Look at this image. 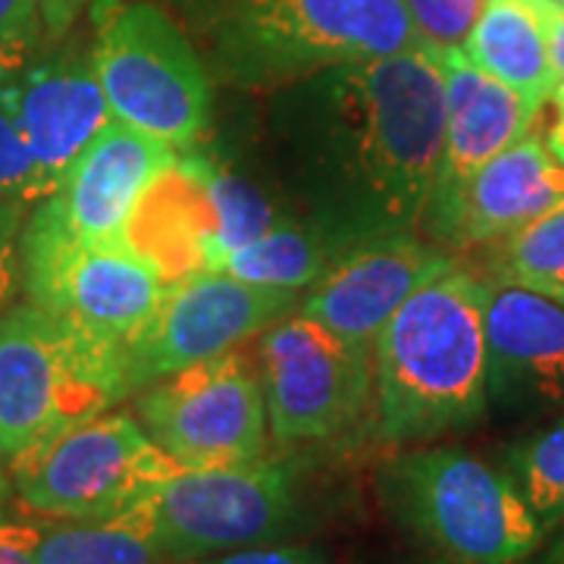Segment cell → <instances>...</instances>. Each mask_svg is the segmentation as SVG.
<instances>
[{
  "instance_id": "1",
  "label": "cell",
  "mask_w": 564,
  "mask_h": 564,
  "mask_svg": "<svg viewBox=\"0 0 564 564\" xmlns=\"http://www.w3.org/2000/svg\"><path fill=\"white\" fill-rule=\"evenodd\" d=\"M289 132L321 217L361 239L417 232L445 151V76L423 41L380 61L295 82Z\"/></svg>"
},
{
  "instance_id": "2",
  "label": "cell",
  "mask_w": 564,
  "mask_h": 564,
  "mask_svg": "<svg viewBox=\"0 0 564 564\" xmlns=\"http://www.w3.org/2000/svg\"><path fill=\"white\" fill-rule=\"evenodd\" d=\"M489 280L458 263L421 285L377 336L373 430L423 443L484 421L489 404Z\"/></svg>"
},
{
  "instance_id": "3",
  "label": "cell",
  "mask_w": 564,
  "mask_h": 564,
  "mask_svg": "<svg viewBox=\"0 0 564 564\" xmlns=\"http://www.w3.org/2000/svg\"><path fill=\"white\" fill-rule=\"evenodd\" d=\"M202 29L210 79L232 88H289L423 44L408 0H207Z\"/></svg>"
},
{
  "instance_id": "4",
  "label": "cell",
  "mask_w": 564,
  "mask_h": 564,
  "mask_svg": "<svg viewBox=\"0 0 564 564\" xmlns=\"http://www.w3.org/2000/svg\"><path fill=\"white\" fill-rule=\"evenodd\" d=\"M126 361L29 299L0 314V458L17 464L129 399Z\"/></svg>"
},
{
  "instance_id": "5",
  "label": "cell",
  "mask_w": 564,
  "mask_h": 564,
  "mask_svg": "<svg viewBox=\"0 0 564 564\" xmlns=\"http://www.w3.org/2000/svg\"><path fill=\"white\" fill-rule=\"evenodd\" d=\"M383 492L404 524L455 564H518L543 543L545 527L514 477L458 445L392 458Z\"/></svg>"
},
{
  "instance_id": "6",
  "label": "cell",
  "mask_w": 564,
  "mask_h": 564,
  "mask_svg": "<svg viewBox=\"0 0 564 564\" xmlns=\"http://www.w3.org/2000/svg\"><path fill=\"white\" fill-rule=\"evenodd\" d=\"M95 22L91 63L113 117L192 148L210 122L214 79L188 35L154 0H104Z\"/></svg>"
},
{
  "instance_id": "7",
  "label": "cell",
  "mask_w": 564,
  "mask_h": 564,
  "mask_svg": "<svg viewBox=\"0 0 564 564\" xmlns=\"http://www.w3.org/2000/svg\"><path fill=\"white\" fill-rule=\"evenodd\" d=\"M180 470L135 414L104 411L10 464V480L29 514L113 521Z\"/></svg>"
},
{
  "instance_id": "8",
  "label": "cell",
  "mask_w": 564,
  "mask_h": 564,
  "mask_svg": "<svg viewBox=\"0 0 564 564\" xmlns=\"http://www.w3.org/2000/svg\"><path fill=\"white\" fill-rule=\"evenodd\" d=\"M120 518L158 545L163 564L207 558L282 536L295 518V477L289 464L263 458L180 470Z\"/></svg>"
},
{
  "instance_id": "9",
  "label": "cell",
  "mask_w": 564,
  "mask_h": 564,
  "mask_svg": "<svg viewBox=\"0 0 564 564\" xmlns=\"http://www.w3.org/2000/svg\"><path fill=\"white\" fill-rule=\"evenodd\" d=\"M22 289L29 302L54 311L126 361L154 317L166 282L126 242H76L25 220Z\"/></svg>"
},
{
  "instance_id": "10",
  "label": "cell",
  "mask_w": 564,
  "mask_h": 564,
  "mask_svg": "<svg viewBox=\"0 0 564 564\" xmlns=\"http://www.w3.org/2000/svg\"><path fill=\"white\" fill-rule=\"evenodd\" d=\"M258 380L280 445L333 440L373 404L370 351L299 311L261 333Z\"/></svg>"
},
{
  "instance_id": "11",
  "label": "cell",
  "mask_w": 564,
  "mask_h": 564,
  "mask_svg": "<svg viewBox=\"0 0 564 564\" xmlns=\"http://www.w3.org/2000/svg\"><path fill=\"white\" fill-rule=\"evenodd\" d=\"M135 417L182 470L251 464L267 452L261 380L239 351L188 364L139 389Z\"/></svg>"
},
{
  "instance_id": "12",
  "label": "cell",
  "mask_w": 564,
  "mask_h": 564,
  "mask_svg": "<svg viewBox=\"0 0 564 564\" xmlns=\"http://www.w3.org/2000/svg\"><path fill=\"white\" fill-rule=\"evenodd\" d=\"M299 307V292L239 280L226 270H198L166 282L154 317L126 355L132 395L148 383L254 339Z\"/></svg>"
},
{
  "instance_id": "13",
  "label": "cell",
  "mask_w": 564,
  "mask_h": 564,
  "mask_svg": "<svg viewBox=\"0 0 564 564\" xmlns=\"http://www.w3.org/2000/svg\"><path fill=\"white\" fill-rule=\"evenodd\" d=\"M176 158L180 148L170 141L113 117L63 173L54 195L29 214V220L76 242H122L126 223L141 195Z\"/></svg>"
},
{
  "instance_id": "14",
  "label": "cell",
  "mask_w": 564,
  "mask_h": 564,
  "mask_svg": "<svg viewBox=\"0 0 564 564\" xmlns=\"http://www.w3.org/2000/svg\"><path fill=\"white\" fill-rule=\"evenodd\" d=\"M443 245L417 232L373 236L351 248L299 302V314L373 351L377 336L421 285L455 267Z\"/></svg>"
},
{
  "instance_id": "15",
  "label": "cell",
  "mask_w": 564,
  "mask_h": 564,
  "mask_svg": "<svg viewBox=\"0 0 564 564\" xmlns=\"http://www.w3.org/2000/svg\"><path fill=\"white\" fill-rule=\"evenodd\" d=\"M445 76V151L440 182L423 217V239L443 226L467 180L505 148L521 141L540 117V104L514 91L477 63L462 47H436Z\"/></svg>"
},
{
  "instance_id": "16",
  "label": "cell",
  "mask_w": 564,
  "mask_h": 564,
  "mask_svg": "<svg viewBox=\"0 0 564 564\" xmlns=\"http://www.w3.org/2000/svg\"><path fill=\"white\" fill-rule=\"evenodd\" d=\"M0 95L20 122L35 161L61 185L91 139L113 120L91 57L61 54L0 79Z\"/></svg>"
},
{
  "instance_id": "17",
  "label": "cell",
  "mask_w": 564,
  "mask_h": 564,
  "mask_svg": "<svg viewBox=\"0 0 564 564\" xmlns=\"http://www.w3.org/2000/svg\"><path fill=\"white\" fill-rule=\"evenodd\" d=\"M558 204H564V163L555 161L543 135L530 129L467 180L430 242L492 245Z\"/></svg>"
},
{
  "instance_id": "18",
  "label": "cell",
  "mask_w": 564,
  "mask_h": 564,
  "mask_svg": "<svg viewBox=\"0 0 564 564\" xmlns=\"http://www.w3.org/2000/svg\"><path fill=\"white\" fill-rule=\"evenodd\" d=\"M122 242L148 261L163 282H176L210 267L217 242V207L210 198L204 158L188 148L163 170L135 204Z\"/></svg>"
},
{
  "instance_id": "19",
  "label": "cell",
  "mask_w": 564,
  "mask_h": 564,
  "mask_svg": "<svg viewBox=\"0 0 564 564\" xmlns=\"http://www.w3.org/2000/svg\"><path fill=\"white\" fill-rule=\"evenodd\" d=\"M489 392L564 402V304L489 280Z\"/></svg>"
},
{
  "instance_id": "20",
  "label": "cell",
  "mask_w": 564,
  "mask_h": 564,
  "mask_svg": "<svg viewBox=\"0 0 564 564\" xmlns=\"http://www.w3.org/2000/svg\"><path fill=\"white\" fill-rule=\"evenodd\" d=\"M361 236L345 229L339 223L317 220H285L267 236L236 248L226 254L217 270L232 276L270 289H289V292H307L343 261L351 248H358Z\"/></svg>"
},
{
  "instance_id": "21",
  "label": "cell",
  "mask_w": 564,
  "mask_h": 564,
  "mask_svg": "<svg viewBox=\"0 0 564 564\" xmlns=\"http://www.w3.org/2000/svg\"><path fill=\"white\" fill-rule=\"evenodd\" d=\"M464 57L477 63L489 76H496L514 91L543 107L558 73L549 57L543 20L533 0H486L484 13L462 44Z\"/></svg>"
},
{
  "instance_id": "22",
  "label": "cell",
  "mask_w": 564,
  "mask_h": 564,
  "mask_svg": "<svg viewBox=\"0 0 564 564\" xmlns=\"http://www.w3.org/2000/svg\"><path fill=\"white\" fill-rule=\"evenodd\" d=\"M25 545L35 564H163L158 545L126 518L51 521L25 514Z\"/></svg>"
},
{
  "instance_id": "23",
  "label": "cell",
  "mask_w": 564,
  "mask_h": 564,
  "mask_svg": "<svg viewBox=\"0 0 564 564\" xmlns=\"http://www.w3.org/2000/svg\"><path fill=\"white\" fill-rule=\"evenodd\" d=\"M492 245V280L564 304V204Z\"/></svg>"
},
{
  "instance_id": "24",
  "label": "cell",
  "mask_w": 564,
  "mask_h": 564,
  "mask_svg": "<svg viewBox=\"0 0 564 564\" xmlns=\"http://www.w3.org/2000/svg\"><path fill=\"white\" fill-rule=\"evenodd\" d=\"M204 170H207L210 198L217 207V242H214L207 270H217L223 258L232 254L236 248H245L248 242L267 236L270 229L292 220V214L276 207V202L267 198L254 182H248L239 173L207 161V158H204Z\"/></svg>"
},
{
  "instance_id": "25",
  "label": "cell",
  "mask_w": 564,
  "mask_h": 564,
  "mask_svg": "<svg viewBox=\"0 0 564 564\" xmlns=\"http://www.w3.org/2000/svg\"><path fill=\"white\" fill-rule=\"evenodd\" d=\"M505 464L540 524L545 530L564 524V417L524 443L511 445Z\"/></svg>"
},
{
  "instance_id": "26",
  "label": "cell",
  "mask_w": 564,
  "mask_h": 564,
  "mask_svg": "<svg viewBox=\"0 0 564 564\" xmlns=\"http://www.w3.org/2000/svg\"><path fill=\"white\" fill-rule=\"evenodd\" d=\"M57 182L44 173L35 161L20 122L13 120L10 107L0 95V195L25 207L29 214L54 195Z\"/></svg>"
},
{
  "instance_id": "27",
  "label": "cell",
  "mask_w": 564,
  "mask_h": 564,
  "mask_svg": "<svg viewBox=\"0 0 564 564\" xmlns=\"http://www.w3.org/2000/svg\"><path fill=\"white\" fill-rule=\"evenodd\" d=\"M484 7L486 0H408L421 39L436 47H462Z\"/></svg>"
},
{
  "instance_id": "28",
  "label": "cell",
  "mask_w": 564,
  "mask_h": 564,
  "mask_svg": "<svg viewBox=\"0 0 564 564\" xmlns=\"http://www.w3.org/2000/svg\"><path fill=\"white\" fill-rule=\"evenodd\" d=\"M41 44L39 0H0V79L22 69Z\"/></svg>"
},
{
  "instance_id": "29",
  "label": "cell",
  "mask_w": 564,
  "mask_h": 564,
  "mask_svg": "<svg viewBox=\"0 0 564 564\" xmlns=\"http://www.w3.org/2000/svg\"><path fill=\"white\" fill-rule=\"evenodd\" d=\"M29 210L0 195V314L17 304L22 289V232Z\"/></svg>"
},
{
  "instance_id": "30",
  "label": "cell",
  "mask_w": 564,
  "mask_h": 564,
  "mask_svg": "<svg viewBox=\"0 0 564 564\" xmlns=\"http://www.w3.org/2000/svg\"><path fill=\"white\" fill-rule=\"evenodd\" d=\"M170 564H326L317 549L307 545H245L232 552H217L207 558H188V562H170Z\"/></svg>"
},
{
  "instance_id": "31",
  "label": "cell",
  "mask_w": 564,
  "mask_h": 564,
  "mask_svg": "<svg viewBox=\"0 0 564 564\" xmlns=\"http://www.w3.org/2000/svg\"><path fill=\"white\" fill-rule=\"evenodd\" d=\"M91 7V0H39L41 35L44 44H61L69 39V32L76 29L82 13Z\"/></svg>"
},
{
  "instance_id": "32",
  "label": "cell",
  "mask_w": 564,
  "mask_h": 564,
  "mask_svg": "<svg viewBox=\"0 0 564 564\" xmlns=\"http://www.w3.org/2000/svg\"><path fill=\"white\" fill-rule=\"evenodd\" d=\"M0 564H35L25 545V514L0 505Z\"/></svg>"
},
{
  "instance_id": "33",
  "label": "cell",
  "mask_w": 564,
  "mask_h": 564,
  "mask_svg": "<svg viewBox=\"0 0 564 564\" xmlns=\"http://www.w3.org/2000/svg\"><path fill=\"white\" fill-rule=\"evenodd\" d=\"M536 13L543 20L545 44H549V57L558 73V82L564 79V3L558 0H533Z\"/></svg>"
},
{
  "instance_id": "34",
  "label": "cell",
  "mask_w": 564,
  "mask_h": 564,
  "mask_svg": "<svg viewBox=\"0 0 564 564\" xmlns=\"http://www.w3.org/2000/svg\"><path fill=\"white\" fill-rule=\"evenodd\" d=\"M549 101L555 104V120L549 126V132H545V148L552 151V158L558 163H564V79L555 85V91H552V98Z\"/></svg>"
},
{
  "instance_id": "35",
  "label": "cell",
  "mask_w": 564,
  "mask_h": 564,
  "mask_svg": "<svg viewBox=\"0 0 564 564\" xmlns=\"http://www.w3.org/2000/svg\"><path fill=\"white\" fill-rule=\"evenodd\" d=\"M13 499V480H10V467L0 458V505H10Z\"/></svg>"
},
{
  "instance_id": "36",
  "label": "cell",
  "mask_w": 564,
  "mask_h": 564,
  "mask_svg": "<svg viewBox=\"0 0 564 564\" xmlns=\"http://www.w3.org/2000/svg\"><path fill=\"white\" fill-rule=\"evenodd\" d=\"M549 564H564V536L555 543L552 555H549Z\"/></svg>"
},
{
  "instance_id": "37",
  "label": "cell",
  "mask_w": 564,
  "mask_h": 564,
  "mask_svg": "<svg viewBox=\"0 0 564 564\" xmlns=\"http://www.w3.org/2000/svg\"><path fill=\"white\" fill-rule=\"evenodd\" d=\"M558 3H564V0H558Z\"/></svg>"
}]
</instances>
